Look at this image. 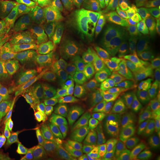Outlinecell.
I'll return each mask as SVG.
<instances>
[{
	"instance_id": "obj_1",
	"label": "cell",
	"mask_w": 160,
	"mask_h": 160,
	"mask_svg": "<svg viewBox=\"0 0 160 160\" xmlns=\"http://www.w3.org/2000/svg\"><path fill=\"white\" fill-rule=\"evenodd\" d=\"M119 105L123 114L135 119L160 106V92L146 81L139 78L129 80L120 90Z\"/></svg>"
},
{
	"instance_id": "obj_2",
	"label": "cell",
	"mask_w": 160,
	"mask_h": 160,
	"mask_svg": "<svg viewBox=\"0 0 160 160\" xmlns=\"http://www.w3.org/2000/svg\"><path fill=\"white\" fill-rule=\"evenodd\" d=\"M18 83L22 91L45 87H72L67 69L58 59L30 65L22 73Z\"/></svg>"
},
{
	"instance_id": "obj_3",
	"label": "cell",
	"mask_w": 160,
	"mask_h": 160,
	"mask_svg": "<svg viewBox=\"0 0 160 160\" xmlns=\"http://www.w3.org/2000/svg\"><path fill=\"white\" fill-rule=\"evenodd\" d=\"M112 120L108 101L94 109H75L68 123L75 132L76 145H81L89 137L101 135Z\"/></svg>"
},
{
	"instance_id": "obj_4",
	"label": "cell",
	"mask_w": 160,
	"mask_h": 160,
	"mask_svg": "<svg viewBox=\"0 0 160 160\" xmlns=\"http://www.w3.org/2000/svg\"><path fill=\"white\" fill-rule=\"evenodd\" d=\"M92 46L121 43L128 39V34L121 23L112 17L98 12L87 17Z\"/></svg>"
},
{
	"instance_id": "obj_5",
	"label": "cell",
	"mask_w": 160,
	"mask_h": 160,
	"mask_svg": "<svg viewBox=\"0 0 160 160\" xmlns=\"http://www.w3.org/2000/svg\"><path fill=\"white\" fill-rule=\"evenodd\" d=\"M66 48L67 44L58 27L48 29L29 47L26 61L33 65L57 59Z\"/></svg>"
},
{
	"instance_id": "obj_6",
	"label": "cell",
	"mask_w": 160,
	"mask_h": 160,
	"mask_svg": "<svg viewBox=\"0 0 160 160\" xmlns=\"http://www.w3.org/2000/svg\"><path fill=\"white\" fill-rule=\"evenodd\" d=\"M58 59L67 69L72 82V87L75 90L96 81V72L82 50L66 48Z\"/></svg>"
},
{
	"instance_id": "obj_7",
	"label": "cell",
	"mask_w": 160,
	"mask_h": 160,
	"mask_svg": "<svg viewBox=\"0 0 160 160\" xmlns=\"http://www.w3.org/2000/svg\"><path fill=\"white\" fill-rule=\"evenodd\" d=\"M75 106L69 100L60 99L34 106L29 118L44 128L68 122Z\"/></svg>"
},
{
	"instance_id": "obj_8",
	"label": "cell",
	"mask_w": 160,
	"mask_h": 160,
	"mask_svg": "<svg viewBox=\"0 0 160 160\" xmlns=\"http://www.w3.org/2000/svg\"><path fill=\"white\" fill-rule=\"evenodd\" d=\"M58 27L67 45L74 49H84L92 42L87 18L79 12H71Z\"/></svg>"
},
{
	"instance_id": "obj_9",
	"label": "cell",
	"mask_w": 160,
	"mask_h": 160,
	"mask_svg": "<svg viewBox=\"0 0 160 160\" xmlns=\"http://www.w3.org/2000/svg\"><path fill=\"white\" fill-rule=\"evenodd\" d=\"M34 106L25 103L22 90L18 84H14L0 98V120L10 123L29 118Z\"/></svg>"
},
{
	"instance_id": "obj_10",
	"label": "cell",
	"mask_w": 160,
	"mask_h": 160,
	"mask_svg": "<svg viewBox=\"0 0 160 160\" xmlns=\"http://www.w3.org/2000/svg\"><path fill=\"white\" fill-rule=\"evenodd\" d=\"M35 7L19 0H0V36L6 38L12 33Z\"/></svg>"
},
{
	"instance_id": "obj_11",
	"label": "cell",
	"mask_w": 160,
	"mask_h": 160,
	"mask_svg": "<svg viewBox=\"0 0 160 160\" xmlns=\"http://www.w3.org/2000/svg\"><path fill=\"white\" fill-rule=\"evenodd\" d=\"M38 32L33 10L24 17L22 23L6 39L12 47L14 57L12 68L17 67L21 58L26 55L31 41Z\"/></svg>"
},
{
	"instance_id": "obj_12",
	"label": "cell",
	"mask_w": 160,
	"mask_h": 160,
	"mask_svg": "<svg viewBox=\"0 0 160 160\" xmlns=\"http://www.w3.org/2000/svg\"><path fill=\"white\" fill-rule=\"evenodd\" d=\"M111 90L102 81L84 86L77 90L74 104L81 109H92L98 107L108 100Z\"/></svg>"
},
{
	"instance_id": "obj_13",
	"label": "cell",
	"mask_w": 160,
	"mask_h": 160,
	"mask_svg": "<svg viewBox=\"0 0 160 160\" xmlns=\"http://www.w3.org/2000/svg\"><path fill=\"white\" fill-rule=\"evenodd\" d=\"M10 132L17 148L21 151L32 146L40 135L38 122L31 118L10 123Z\"/></svg>"
},
{
	"instance_id": "obj_14",
	"label": "cell",
	"mask_w": 160,
	"mask_h": 160,
	"mask_svg": "<svg viewBox=\"0 0 160 160\" xmlns=\"http://www.w3.org/2000/svg\"><path fill=\"white\" fill-rule=\"evenodd\" d=\"M77 90L71 87H45L22 91L25 103L30 106H36L56 100L65 99L73 100Z\"/></svg>"
},
{
	"instance_id": "obj_15",
	"label": "cell",
	"mask_w": 160,
	"mask_h": 160,
	"mask_svg": "<svg viewBox=\"0 0 160 160\" xmlns=\"http://www.w3.org/2000/svg\"><path fill=\"white\" fill-rule=\"evenodd\" d=\"M128 49L118 43L112 53L108 68L104 75L106 84L110 90L119 87L128 59Z\"/></svg>"
},
{
	"instance_id": "obj_16",
	"label": "cell",
	"mask_w": 160,
	"mask_h": 160,
	"mask_svg": "<svg viewBox=\"0 0 160 160\" xmlns=\"http://www.w3.org/2000/svg\"><path fill=\"white\" fill-rule=\"evenodd\" d=\"M76 144L70 138L55 139L42 143L32 160H59L72 152Z\"/></svg>"
},
{
	"instance_id": "obj_17",
	"label": "cell",
	"mask_w": 160,
	"mask_h": 160,
	"mask_svg": "<svg viewBox=\"0 0 160 160\" xmlns=\"http://www.w3.org/2000/svg\"><path fill=\"white\" fill-rule=\"evenodd\" d=\"M118 44L92 46L86 49V56L98 80H104L112 53Z\"/></svg>"
},
{
	"instance_id": "obj_18",
	"label": "cell",
	"mask_w": 160,
	"mask_h": 160,
	"mask_svg": "<svg viewBox=\"0 0 160 160\" xmlns=\"http://www.w3.org/2000/svg\"><path fill=\"white\" fill-rule=\"evenodd\" d=\"M135 129L131 122L122 116L116 120H112L105 126L101 138L103 142L112 146L114 142L120 139H129Z\"/></svg>"
},
{
	"instance_id": "obj_19",
	"label": "cell",
	"mask_w": 160,
	"mask_h": 160,
	"mask_svg": "<svg viewBox=\"0 0 160 160\" xmlns=\"http://www.w3.org/2000/svg\"><path fill=\"white\" fill-rule=\"evenodd\" d=\"M33 12L38 32L57 27L63 23L68 16L44 7H35Z\"/></svg>"
},
{
	"instance_id": "obj_20",
	"label": "cell",
	"mask_w": 160,
	"mask_h": 160,
	"mask_svg": "<svg viewBox=\"0 0 160 160\" xmlns=\"http://www.w3.org/2000/svg\"><path fill=\"white\" fill-rule=\"evenodd\" d=\"M18 151L10 132V123L0 120V160L16 158Z\"/></svg>"
},
{
	"instance_id": "obj_21",
	"label": "cell",
	"mask_w": 160,
	"mask_h": 160,
	"mask_svg": "<svg viewBox=\"0 0 160 160\" xmlns=\"http://www.w3.org/2000/svg\"><path fill=\"white\" fill-rule=\"evenodd\" d=\"M113 156L116 160H135L145 154L137 148L129 139H120L112 145Z\"/></svg>"
},
{
	"instance_id": "obj_22",
	"label": "cell",
	"mask_w": 160,
	"mask_h": 160,
	"mask_svg": "<svg viewBox=\"0 0 160 160\" xmlns=\"http://www.w3.org/2000/svg\"><path fill=\"white\" fill-rule=\"evenodd\" d=\"M82 156L90 160H112L113 152L110 145L96 140L89 145Z\"/></svg>"
},
{
	"instance_id": "obj_23",
	"label": "cell",
	"mask_w": 160,
	"mask_h": 160,
	"mask_svg": "<svg viewBox=\"0 0 160 160\" xmlns=\"http://www.w3.org/2000/svg\"><path fill=\"white\" fill-rule=\"evenodd\" d=\"M147 40L153 57L160 65V18L153 20L149 23Z\"/></svg>"
},
{
	"instance_id": "obj_24",
	"label": "cell",
	"mask_w": 160,
	"mask_h": 160,
	"mask_svg": "<svg viewBox=\"0 0 160 160\" xmlns=\"http://www.w3.org/2000/svg\"><path fill=\"white\" fill-rule=\"evenodd\" d=\"M137 148L145 153L154 142L153 137L148 128L143 123L135 128L129 139Z\"/></svg>"
},
{
	"instance_id": "obj_25",
	"label": "cell",
	"mask_w": 160,
	"mask_h": 160,
	"mask_svg": "<svg viewBox=\"0 0 160 160\" xmlns=\"http://www.w3.org/2000/svg\"><path fill=\"white\" fill-rule=\"evenodd\" d=\"M100 12L112 17L120 23L126 22V12L121 0H102Z\"/></svg>"
},
{
	"instance_id": "obj_26",
	"label": "cell",
	"mask_w": 160,
	"mask_h": 160,
	"mask_svg": "<svg viewBox=\"0 0 160 160\" xmlns=\"http://www.w3.org/2000/svg\"><path fill=\"white\" fill-rule=\"evenodd\" d=\"M128 14L138 22L143 21L148 15L145 0H122Z\"/></svg>"
},
{
	"instance_id": "obj_27",
	"label": "cell",
	"mask_w": 160,
	"mask_h": 160,
	"mask_svg": "<svg viewBox=\"0 0 160 160\" xmlns=\"http://www.w3.org/2000/svg\"><path fill=\"white\" fill-rule=\"evenodd\" d=\"M34 6L50 9L62 15H68L72 11V4L62 0H30Z\"/></svg>"
},
{
	"instance_id": "obj_28",
	"label": "cell",
	"mask_w": 160,
	"mask_h": 160,
	"mask_svg": "<svg viewBox=\"0 0 160 160\" xmlns=\"http://www.w3.org/2000/svg\"><path fill=\"white\" fill-rule=\"evenodd\" d=\"M142 123L148 128L154 142L160 143V113L154 110L143 116Z\"/></svg>"
},
{
	"instance_id": "obj_29",
	"label": "cell",
	"mask_w": 160,
	"mask_h": 160,
	"mask_svg": "<svg viewBox=\"0 0 160 160\" xmlns=\"http://www.w3.org/2000/svg\"><path fill=\"white\" fill-rule=\"evenodd\" d=\"M14 57L12 47L7 39L0 41V72L12 68Z\"/></svg>"
},
{
	"instance_id": "obj_30",
	"label": "cell",
	"mask_w": 160,
	"mask_h": 160,
	"mask_svg": "<svg viewBox=\"0 0 160 160\" xmlns=\"http://www.w3.org/2000/svg\"><path fill=\"white\" fill-rule=\"evenodd\" d=\"M19 72L17 68H10L0 72V98L19 77Z\"/></svg>"
},
{
	"instance_id": "obj_31",
	"label": "cell",
	"mask_w": 160,
	"mask_h": 160,
	"mask_svg": "<svg viewBox=\"0 0 160 160\" xmlns=\"http://www.w3.org/2000/svg\"><path fill=\"white\" fill-rule=\"evenodd\" d=\"M102 0H74L76 9L82 15L90 14L98 12Z\"/></svg>"
},
{
	"instance_id": "obj_32",
	"label": "cell",
	"mask_w": 160,
	"mask_h": 160,
	"mask_svg": "<svg viewBox=\"0 0 160 160\" xmlns=\"http://www.w3.org/2000/svg\"><path fill=\"white\" fill-rule=\"evenodd\" d=\"M97 136H94L87 138L86 141L81 144V145L74 151L71 152L68 154L64 156L63 158L59 160H77L81 157L87 148L89 146L90 143L97 139Z\"/></svg>"
},
{
	"instance_id": "obj_33",
	"label": "cell",
	"mask_w": 160,
	"mask_h": 160,
	"mask_svg": "<svg viewBox=\"0 0 160 160\" xmlns=\"http://www.w3.org/2000/svg\"><path fill=\"white\" fill-rule=\"evenodd\" d=\"M148 160H160V143H152L145 154Z\"/></svg>"
},
{
	"instance_id": "obj_34",
	"label": "cell",
	"mask_w": 160,
	"mask_h": 160,
	"mask_svg": "<svg viewBox=\"0 0 160 160\" xmlns=\"http://www.w3.org/2000/svg\"><path fill=\"white\" fill-rule=\"evenodd\" d=\"M148 10L155 16H160V0H145Z\"/></svg>"
},
{
	"instance_id": "obj_35",
	"label": "cell",
	"mask_w": 160,
	"mask_h": 160,
	"mask_svg": "<svg viewBox=\"0 0 160 160\" xmlns=\"http://www.w3.org/2000/svg\"><path fill=\"white\" fill-rule=\"evenodd\" d=\"M135 160H148L147 157H146V155L143 156V157H138L137 159H135Z\"/></svg>"
},
{
	"instance_id": "obj_36",
	"label": "cell",
	"mask_w": 160,
	"mask_h": 160,
	"mask_svg": "<svg viewBox=\"0 0 160 160\" xmlns=\"http://www.w3.org/2000/svg\"><path fill=\"white\" fill-rule=\"evenodd\" d=\"M62 1H65V2H69V3L71 4V0H62Z\"/></svg>"
},
{
	"instance_id": "obj_37",
	"label": "cell",
	"mask_w": 160,
	"mask_h": 160,
	"mask_svg": "<svg viewBox=\"0 0 160 160\" xmlns=\"http://www.w3.org/2000/svg\"><path fill=\"white\" fill-rule=\"evenodd\" d=\"M71 4L73 5L74 4V0H71Z\"/></svg>"
}]
</instances>
